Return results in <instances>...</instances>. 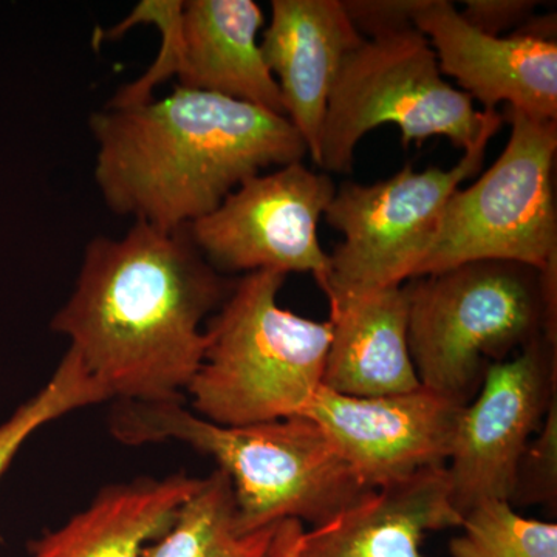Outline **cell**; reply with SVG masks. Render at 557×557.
<instances>
[{
	"instance_id": "6da1fadb",
	"label": "cell",
	"mask_w": 557,
	"mask_h": 557,
	"mask_svg": "<svg viewBox=\"0 0 557 557\" xmlns=\"http://www.w3.org/2000/svg\"><path fill=\"white\" fill-rule=\"evenodd\" d=\"M231 288L188 228L135 222L119 239L87 244L75 288L50 327L109 399L183 403L207 350L201 325Z\"/></svg>"
},
{
	"instance_id": "7a4b0ae2",
	"label": "cell",
	"mask_w": 557,
	"mask_h": 557,
	"mask_svg": "<svg viewBox=\"0 0 557 557\" xmlns=\"http://www.w3.org/2000/svg\"><path fill=\"white\" fill-rule=\"evenodd\" d=\"M95 182L110 211L164 231L188 228L245 180L309 156L288 119L177 86L161 100L90 116Z\"/></svg>"
},
{
	"instance_id": "3957f363",
	"label": "cell",
	"mask_w": 557,
	"mask_h": 557,
	"mask_svg": "<svg viewBox=\"0 0 557 557\" xmlns=\"http://www.w3.org/2000/svg\"><path fill=\"white\" fill-rule=\"evenodd\" d=\"M110 429L126 445L172 440L214 458L231 480L244 534L288 519L321 527L375 491L359 482L309 417L220 426L183 403H119Z\"/></svg>"
},
{
	"instance_id": "277c9868",
	"label": "cell",
	"mask_w": 557,
	"mask_h": 557,
	"mask_svg": "<svg viewBox=\"0 0 557 557\" xmlns=\"http://www.w3.org/2000/svg\"><path fill=\"white\" fill-rule=\"evenodd\" d=\"M406 287L418 380L458 406L475 397L491 366L541 336L556 341L557 269L480 260Z\"/></svg>"
},
{
	"instance_id": "5b68a950",
	"label": "cell",
	"mask_w": 557,
	"mask_h": 557,
	"mask_svg": "<svg viewBox=\"0 0 557 557\" xmlns=\"http://www.w3.org/2000/svg\"><path fill=\"white\" fill-rule=\"evenodd\" d=\"M285 274L247 273L209 319L203 361L186 394L220 426L304 416L322 387L332 322L278 306Z\"/></svg>"
},
{
	"instance_id": "8992f818",
	"label": "cell",
	"mask_w": 557,
	"mask_h": 557,
	"mask_svg": "<svg viewBox=\"0 0 557 557\" xmlns=\"http://www.w3.org/2000/svg\"><path fill=\"white\" fill-rule=\"evenodd\" d=\"M502 123L500 112L479 110L443 78L429 40L409 28L364 39L344 61L330 95L318 166L348 174L359 141L383 124L398 127L403 146L445 137L469 150Z\"/></svg>"
},
{
	"instance_id": "52a82bcc",
	"label": "cell",
	"mask_w": 557,
	"mask_h": 557,
	"mask_svg": "<svg viewBox=\"0 0 557 557\" xmlns=\"http://www.w3.org/2000/svg\"><path fill=\"white\" fill-rule=\"evenodd\" d=\"M504 119L511 124L504 152L449 197L416 277L480 260L523 263L542 273L557 269V120L511 108Z\"/></svg>"
},
{
	"instance_id": "ba28073f",
	"label": "cell",
	"mask_w": 557,
	"mask_h": 557,
	"mask_svg": "<svg viewBox=\"0 0 557 557\" xmlns=\"http://www.w3.org/2000/svg\"><path fill=\"white\" fill-rule=\"evenodd\" d=\"M494 135L486 132L450 170L418 172L408 164L373 185L346 182L336 189L324 214L344 237L329 255V276L321 287L330 307L416 277L449 197L478 174Z\"/></svg>"
},
{
	"instance_id": "9c48e42d",
	"label": "cell",
	"mask_w": 557,
	"mask_h": 557,
	"mask_svg": "<svg viewBox=\"0 0 557 557\" xmlns=\"http://www.w3.org/2000/svg\"><path fill=\"white\" fill-rule=\"evenodd\" d=\"M335 193L327 174L298 161L245 180L188 226L189 236L220 273H311L322 287L330 260L318 226Z\"/></svg>"
},
{
	"instance_id": "30bf717a",
	"label": "cell",
	"mask_w": 557,
	"mask_h": 557,
	"mask_svg": "<svg viewBox=\"0 0 557 557\" xmlns=\"http://www.w3.org/2000/svg\"><path fill=\"white\" fill-rule=\"evenodd\" d=\"M556 346L544 335L491 366L461 410L446 463L450 500L461 518L485 502H511L520 460L557 398Z\"/></svg>"
},
{
	"instance_id": "8fae6325",
	"label": "cell",
	"mask_w": 557,
	"mask_h": 557,
	"mask_svg": "<svg viewBox=\"0 0 557 557\" xmlns=\"http://www.w3.org/2000/svg\"><path fill=\"white\" fill-rule=\"evenodd\" d=\"M463 408L424 387L358 398L322 386L304 417L324 431L362 485L380 490L446 467Z\"/></svg>"
},
{
	"instance_id": "7c38bea8",
	"label": "cell",
	"mask_w": 557,
	"mask_h": 557,
	"mask_svg": "<svg viewBox=\"0 0 557 557\" xmlns=\"http://www.w3.org/2000/svg\"><path fill=\"white\" fill-rule=\"evenodd\" d=\"M413 27L429 40L440 72L457 81L483 110L498 104L534 119L557 120V44L530 33L487 36L448 0H421Z\"/></svg>"
},
{
	"instance_id": "4fadbf2b",
	"label": "cell",
	"mask_w": 557,
	"mask_h": 557,
	"mask_svg": "<svg viewBox=\"0 0 557 557\" xmlns=\"http://www.w3.org/2000/svg\"><path fill=\"white\" fill-rule=\"evenodd\" d=\"M343 0H273L260 49L285 116L319 163L330 95L348 54L364 42Z\"/></svg>"
},
{
	"instance_id": "5bb4252c",
	"label": "cell",
	"mask_w": 557,
	"mask_h": 557,
	"mask_svg": "<svg viewBox=\"0 0 557 557\" xmlns=\"http://www.w3.org/2000/svg\"><path fill=\"white\" fill-rule=\"evenodd\" d=\"M263 25L265 16L255 0L183 2L172 76L186 89L211 91L285 116L281 90L260 49Z\"/></svg>"
},
{
	"instance_id": "9a60e30c",
	"label": "cell",
	"mask_w": 557,
	"mask_h": 557,
	"mask_svg": "<svg viewBox=\"0 0 557 557\" xmlns=\"http://www.w3.org/2000/svg\"><path fill=\"white\" fill-rule=\"evenodd\" d=\"M446 467L372 491L324 525L300 534L293 557H423L429 531L460 528Z\"/></svg>"
},
{
	"instance_id": "2e32d148",
	"label": "cell",
	"mask_w": 557,
	"mask_h": 557,
	"mask_svg": "<svg viewBox=\"0 0 557 557\" xmlns=\"http://www.w3.org/2000/svg\"><path fill=\"white\" fill-rule=\"evenodd\" d=\"M332 343L322 386L347 397L409 394L421 386L409 348L406 284L330 307Z\"/></svg>"
},
{
	"instance_id": "e0dca14e",
	"label": "cell",
	"mask_w": 557,
	"mask_h": 557,
	"mask_svg": "<svg viewBox=\"0 0 557 557\" xmlns=\"http://www.w3.org/2000/svg\"><path fill=\"white\" fill-rule=\"evenodd\" d=\"M200 485L175 474L104 487L89 507L32 542L27 557H145Z\"/></svg>"
},
{
	"instance_id": "ac0fdd59",
	"label": "cell",
	"mask_w": 557,
	"mask_h": 557,
	"mask_svg": "<svg viewBox=\"0 0 557 557\" xmlns=\"http://www.w3.org/2000/svg\"><path fill=\"white\" fill-rule=\"evenodd\" d=\"M276 527L240 533L233 486L215 469L180 508L163 536L146 548L145 557H269Z\"/></svg>"
},
{
	"instance_id": "d6986e66",
	"label": "cell",
	"mask_w": 557,
	"mask_h": 557,
	"mask_svg": "<svg viewBox=\"0 0 557 557\" xmlns=\"http://www.w3.org/2000/svg\"><path fill=\"white\" fill-rule=\"evenodd\" d=\"M106 401L109 397L104 388L91 379L78 355L69 348L46 386L0 423V478L40 428L70 412Z\"/></svg>"
},
{
	"instance_id": "ffe728a7",
	"label": "cell",
	"mask_w": 557,
	"mask_h": 557,
	"mask_svg": "<svg viewBox=\"0 0 557 557\" xmlns=\"http://www.w3.org/2000/svg\"><path fill=\"white\" fill-rule=\"evenodd\" d=\"M453 557H557V525L527 519L509 502L490 500L467 512Z\"/></svg>"
},
{
	"instance_id": "44dd1931",
	"label": "cell",
	"mask_w": 557,
	"mask_h": 557,
	"mask_svg": "<svg viewBox=\"0 0 557 557\" xmlns=\"http://www.w3.org/2000/svg\"><path fill=\"white\" fill-rule=\"evenodd\" d=\"M182 11V0H145L132 10L126 20L120 22L116 27L110 28L104 35H100L101 40L115 39L132 27H137L139 24H149L159 28L161 36L159 57L150 65L148 72L139 76L134 83L127 84L123 89L116 91V95H113L112 100L109 101L106 108H131V106L148 102L152 100V91L161 83L170 79L163 69L164 46H166V40L170 39L172 32L177 28Z\"/></svg>"
},
{
	"instance_id": "7402d4cb",
	"label": "cell",
	"mask_w": 557,
	"mask_h": 557,
	"mask_svg": "<svg viewBox=\"0 0 557 557\" xmlns=\"http://www.w3.org/2000/svg\"><path fill=\"white\" fill-rule=\"evenodd\" d=\"M557 497V398L544 423L520 460L515 494L509 504L556 505Z\"/></svg>"
},
{
	"instance_id": "603a6c76",
	"label": "cell",
	"mask_w": 557,
	"mask_h": 557,
	"mask_svg": "<svg viewBox=\"0 0 557 557\" xmlns=\"http://www.w3.org/2000/svg\"><path fill=\"white\" fill-rule=\"evenodd\" d=\"M348 17L362 38L409 30L421 0H343Z\"/></svg>"
},
{
	"instance_id": "cb8c5ba5",
	"label": "cell",
	"mask_w": 557,
	"mask_h": 557,
	"mask_svg": "<svg viewBox=\"0 0 557 557\" xmlns=\"http://www.w3.org/2000/svg\"><path fill=\"white\" fill-rule=\"evenodd\" d=\"M461 17L475 30L487 36H502L511 28L522 27L533 17L534 0H465Z\"/></svg>"
},
{
	"instance_id": "d4e9b609",
	"label": "cell",
	"mask_w": 557,
	"mask_h": 557,
	"mask_svg": "<svg viewBox=\"0 0 557 557\" xmlns=\"http://www.w3.org/2000/svg\"><path fill=\"white\" fill-rule=\"evenodd\" d=\"M304 533L302 522L295 519L278 523L273 542H271L269 557H293L300 534Z\"/></svg>"
}]
</instances>
